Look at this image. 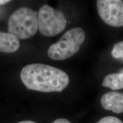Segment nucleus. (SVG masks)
Returning <instances> with one entry per match:
<instances>
[{"label":"nucleus","instance_id":"obj_1","mask_svg":"<svg viewBox=\"0 0 123 123\" xmlns=\"http://www.w3.org/2000/svg\"><path fill=\"white\" fill-rule=\"evenodd\" d=\"M20 76L27 89L43 92L62 91L70 81L64 71L42 63L25 66Z\"/></svg>","mask_w":123,"mask_h":123},{"label":"nucleus","instance_id":"obj_2","mask_svg":"<svg viewBox=\"0 0 123 123\" xmlns=\"http://www.w3.org/2000/svg\"><path fill=\"white\" fill-rule=\"evenodd\" d=\"M86 39L84 31L75 27L66 32L59 41L50 46L47 51L50 59L63 61L78 53Z\"/></svg>","mask_w":123,"mask_h":123},{"label":"nucleus","instance_id":"obj_3","mask_svg":"<svg viewBox=\"0 0 123 123\" xmlns=\"http://www.w3.org/2000/svg\"><path fill=\"white\" fill-rule=\"evenodd\" d=\"M38 29L36 13L31 9L22 7L15 10L9 17V33L18 39H28L35 34Z\"/></svg>","mask_w":123,"mask_h":123},{"label":"nucleus","instance_id":"obj_4","mask_svg":"<svg viewBox=\"0 0 123 123\" xmlns=\"http://www.w3.org/2000/svg\"><path fill=\"white\" fill-rule=\"evenodd\" d=\"M38 26L39 32L46 37H54L66 28L67 20L62 11L44 5L38 14Z\"/></svg>","mask_w":123,"mask_h":123},{"label":"nucleus","instance_id":"obj_5","mask_svg":"<svg viewBox=\"0 0 123 123\" xmlns=\"http://www.w3.org/2000/svg\"><path fill=\"white\" fill-rule=\"evenodd\" d=\"M96 6L101 19L112 27L123 26V1L98 0Z\"/></svg>","mask_w":123,"mask_h":123},{"label":"nucleus","instance_id":"obj_6","mask_svg":"<svg viewBox=\"0 0 123 123\" xmlns=\"http://www.w3.org/2000/svg\"><path fill=\"white\" fill-rule=\"evenodd\" d=\"M103 108L114 113L123 112V93L117 92H107L103 95L100 100Z\"/></svg>","mask_w":123,"mask_h":123},{"label":"nucleus","instance_id":"obj_7","mask_svg":"<svg viewBox=\"0 0 123 123\" xmlns=\"http://www.w3.org/2000/svg\"><path fill=\"white\" fill-rule=\"evenodd\" d=\"M20 46L18 38L9 33L0 31V52L12 53L18 50Z\"/></svg>","mask_w":123,"mask_h":123},{"label":"nucleus","instance_id":"obj_8","mask_svg":"<svg viewBox=\"0 0 123 123\" xmlns=\"http://www.w3.org/2000/svg\"><path fill=\"white\" fill-rule=\"evenodd\" d=\"M102 86L110 88L113 90L123 88V72L120 73L110 74L107 75L103 80Z\"/></svg>","mask_w":123,"mask_h":123},{"label":"nucleus","instance_id":"obj_9","mask_svg":"<svg viewBox=\"0 0 123 123\" xmlns=\"http://www.w3.org/2000/svg\"><path fill=\"white\" fill-rule=\"evenodd\" d=\"M112 57L123 61V41L117 42L113 46L111 52Z\"/></svg>","mask_w":123,"mask_h":123},{"label":"nucleus","instance_id":"obj_10","mask_svg":"<svg viewBox=\"0 0 123 123\" xmlns=\"http://www.w3.org/2000/svg\"><path fill=\"white\" fill-rule=\"evenodd\" d=\"M97 123H123V122L116 117L110 116L103 117Z\"/></svg>","mask_w":123,"mask_h":123},{"label":"nucleus","instance_id":"obj_11","mask_svg":"<svg viewBox=\"0 0 123 123\" xmlns=\"http://www.w3.org/2000/svg\"><path fill=\"white\" fill-rule=\"evenodd\" d=\"M53 123H71L70 121L66 119H58L54 121Z\"/></svg>","mask_w":123,"mask_h":123},{"label":"nucleus","instance_id":"obj_12","mask_svg":"<svg viewBox=\"0 0 123 123\" xmlns=\"http://www.w3.org/2000/svg\"><path fill=\"white\" fill-rule=\"evenodd\" d=\"M10 1H8V0H0V5L7 4V3L9 2Z\"/></svg>","mask_w":123,"mask_h":123},{"label":"nucleus","instance_id":"obj_13","mask_svg":"<svg viewBox=\"0 0 123 123\" xmlns=\"http://www.w3.org/2000/svg\"><path fill=\"white\" fill-rule=\"evenodd\" d=\"M17 123H36L34 121H29V120H26V121H20V122H18Z\"/></svg>","mask_w":123,"mask_h":123}]
</instances>
